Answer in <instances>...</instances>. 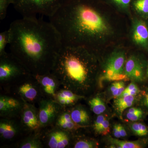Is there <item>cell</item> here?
<instances>
[{
    "label": "cell",
    "mask_w": 148,
    "mask_h": 148,
    "mask_svg": "<svg viewBox=\"0 0 148 148\" xmlns=\"http://www.w3.org/2000/svg\"><path fill=\"white\" fill-rule=\"evenodd\" d=\"M21 124L14 120L3 118L0 121V137L4 140H9L18 135L21 129Z\"/></svg>",
    "instance_id": "obj_15"
},
{
    "label": "cell",
    "mask_w": 148,
    "mask_h": 148,
    "mask_svg": "<svg viewBox=\"0 0 148 148\" xmlns=\"http://www.w3.org/2000/svg\"><path fill=\"white\" fill-rule=\"evenodd\" d=\"M64 109L53 99L42 98L39 102L38 110L41 128L55 123L57 117Z\"/></svg>",
    "instance_id": "obj_8"
},
{
    "label": "cell",
    "mask_w": 148,
    "mask_h": 148,
    "mask_svg": "<svg viewBox=\"0 0 148 148\" xmlns=\"http://www.w3.org/2000/svg\"><path fill=\"white\" fill-rule=\"evenodd\" d=\"M130 126L132 132L136 135L145 136L148 134L147 127L145 125L141 123H133Z\"/></svg>",
    "instance_id": "obj_25"
},
{
    "label": "cell",
    "mask_w": 148,
    "mask_h": 148,
    "mask_svg": "<svg viewBox=\"0 0 148 148\" xmlns=\"http://www.w3.org/2000/svg\"><path fill=\"white\" fill-rule=\"evenodd\" d=\"M131 9L140 18L148 19V0H132Z\"/></svg>",
    "instance_id": "obj_21"
},
{
    "label": "cell",
    "mask_w": 148,
    "mask_h": 148,
    "mask_svg": "<svg viewBox=\"0 0 148 148\" xmlns=\"http://www.w3.org/2000/svg\"><path fill=\"white\" fill-rule=\"evenodd\" d=\"M65 0H11L16 11L24 17L53 15Z\"/></svg>",
    "instance_id": "obj_4"
},
{
    "label": "cell",
    "mask_w": 148,
    "mask_h": 148,
    "mask_svg": "<svg viewBox=\"0 0 148 148\" xmlns=\"http://www.w3.org/2000/svg\"><path fill=\"white\" fill-rule=\"evenodd\" d=\"M124 83L123 81L116 82L111 85V92L113 97L118 98L123 92L125 89Z\"/></svg>",
    "instance_id": "obj_27"
},
{
    "label": "cell",
    "mask_w": 148,
    "mask_h": 148,
    "mask_svg": "<svg viewBox=\"0 0 148 148\" xmlns=\"http://www.w3.org/2000/svg\"><path fill=\"white\" fill-rule=\"evenodd\" d=\"M24 101V104L20 113V124L26 131L36 132L40 129L38 110L32 103Z\"/></svg>",
    "instance_id": "obj_10"
},
{
    "label": "cell",
    "mask_w": 148,
    "mask_h": 148,
    "mask_svg": "<svg viewBox=\"0 0 148 148\" xmlns=\"http://www.w3.org/2000/svg\"><path fill=\"white\" fill-rule=\"evenodd\" d=\"M145 105L148 108V93L146 95L144 101Z\"/></svg>",
    "instance_id": "obj_36"
},
{
    "label": "cell",
    "mask_w": 148,
    "mask_h": 148,
    "mask_svg": "<svg viewBox=\"0 0 148 148\" xmlns=\"http://www.w3.org/2000/svg\"><path fill=\"white\" fill-rule=\"evenodd\" d=\"M24 102L6 95L0 97V116L2 118H12L20 114Z\"/></svg>",
    "instance_id": "obj_14"
},
{
    "label": "cell",
    "mask_w": 148,
    "mask_h": 148,
    "mask_svg": "<svg viewBox=\"0 0 148 148\" xmlns=\"http://www.w3.org/2000/svg\"><path fill=\"white\" fill-rule=\"evenodd\" d=\"M124 46L114 49L109 53L103 66V80L123 81L128 79L124 74L127 52Z\"/></svg>",
    "instance_id": "obj_5"
},
{
    "label": "cell",
    "mask_w": 148,
    "mask_h": 148,
    "mask_svg": "<svg viewBox=\"0 0 148 148\" xmlns=\"http://www.w3.org/2000/svg\"><path fill=\"white\" fill-rule=\"evenodd\" d=\"M98 58L84 48L63 46L51 72L64 88L82 95L90 89L98 71Z\"/></svg>",
    "instance_id": "obj_3"
},
{
    "label": "cell",
    "mask_w": 148,
    "mask_h": 148,
    "mask_svg": "<svg viewBox=\"0 0 148 148\" xmlns=\"http://www.w3.org/2000/svg\"><path fill=\"white\" fill-rule=\"evenodd\" d=\"M49 19L63 46L84 48L98 58L129 37L130 19L103 0H65Z\"/></svg>",
    "instance_id": "obj_1"
},
{
    "label": "cell",
    "mask_w": 148,
    "mask_h": 148,
    "mask_svg": "<svg viewBox=\"0 0 148 148\" xmlns=\"http://www.w3.org/2000/svg\"><path fill=\"white\" fill-rule=\"evenodd\" d=\"M71 133L59 127L54 126L46 135V142L48 147H67L71 142Z\"/></svg>",
    "instance_id": "obj_13"
},
{
    "label": "cell",
    "mask_w": 148,
    "mask_h": 148,
    "mask_svg": "<svg viewBox=\"0 0 148 148\" xmlns=\"http://www.w3.org/2000/svg\"><path fill=\"white\" fill-rule=\"evenodd\" d=\"M120 13L131 19L133 16L131 4L132 0H103Z\"/></svg>",
    "instance_id": "obj_19"
},
{
    "label": "cell",
    "mask_w": 148,
    "mask_h": 148,
    "mask_svg": "<svg viewBox=\"0 0 148 148\" xmlns=\"http://www.w3.org/2000/svg\"><path fill=\"white\" fill-rule=\"evenodd\" d=\"M146 75L148 77V64L147 65V70H146Z\"/></svg>",
    "instance_id": "obj_37"
},
{
    "label": "cell",
    "mask_w": 148,
    "mask_h": 148,
    "mask_svg": "<svg viewBox=\"0 0 148 148\" xmlns=\"http://www.w3.org/2000/svg\"><path fill=\"white\" fill-rule=\"evenodd\" d=\"M9 42L10 33L8 29L0 34V56L6 53V47Z\"/></svg>",
    "instance_id": "obj_26"
},
{
    "label": "cell",
    "mask_w": 148,
    "mask_h": 148,
    "mask_svg": "<svg viewBox=\"0 0 148 148\" xmlns=\"http://www.w3.org/2000/svg\"><path fill=\"white\" fill-rule=\"evenodd\" d=\"M135 101V96L131 95L116 98L114 101V106L118 113L121 116L126 109L132 106Z\"/></svg>",
    "instance_id": "obj_20"
},
{
    "label": "cell",
    "mask_w": 148,
    "mask_h": 148,
    "mask_svg": "<svg viewBox=\"0 0 148 148\" xmlns=\"http://www.w3.org/2000/svg\"><path fill=\"white\" fill-rule=\"evenodd\" d=\"M75 148H94L97 147V144L94 140L87 139H82L77 140L74 143Z\"/></svg>",
    "instance_id": "obj_28"
},
{
    "label": "cell",
    "mask_w": 148,
    "mask_h": 148,
    "mask_svg": "<svg viewBox=\"0 0 148 148\" xmlns=\"http://www.w3.org/2000/svg\"><path fill=\"white\" fill-rule=\"evenodd\" d=\"M31 75L28 79L25 80L18 85L16 92L21 100L33 104L37 101H40L43 98H42V95L34 77L32 75V79H29Z\"/></svg>",
    "instance_id": "obj_11"
},
{
    "label": "cell",
    "mask_w": 148,
    "mask_h": 148,
    "mask_svg": "<svg viewBox=\"0 0 148 148\" xmlns=\"http://www.w3.org/2000/svg\"><path fill=\"white\" fill-rule=\"evenodd\" d=\"M119 129L121 137L124 138L127 136V132H126L124 127L120 124H119Z\"/></svg>",
    "instance_id": "obj_35"
},
{
    "label": "cell",
    "mask_w": 148,
    "mask_h": 148,
    "mask_svg": "<svg viewBox=\"0 0 148 148\" xmlns=\"http://www.w3.org/2000/svg\"><path fill=\"white\" fill-rule=\"evenodd\" d=\"M55 126L71 133L79 128L83 127L76 124L73 121L70 109L64 108L57 117L55 123Z\"/></svg>",
    "instance_id": "obj_17"
},
{
    "label": "cell",
    "mask_w": 148,
    "mask_h": 148,
    "mask_svg": "<svg viewBox=\"0 0 148 148\" xmlns=\"http://www.w3.org/2000/svg\"><path fill=\"white\" fill-rule=\"evenodd\" d=\"M20 148H42V142L38 135H34L25 138L19 144Z\"/></svg>",
    "instance_id": "obj_22"
},
{
    "label": "cell",
    "mask_w": 148,
    "mask_h": 148,
    "mask_svg": "<svg viewBox=\"0 0 148 148\" xmlns=\"http://www.w3.org/2000/svg\"><path fill=\"white\" fill-rule=\"evenodd\" d=\"M113 134L116 138H121L119 129V124H115L113 128Z\"/></svg>",
    "instance_id": "obj_34"
},
{
    "label": "cell",
    "mask_w": 148,
    "mask_h": 148,
    "mask_svg": "<svg viewBox=\"0 0 148 148\" xmlns=\"http://www.w3.org/2000/svg\"><path fill=\"white\" fill-rule=\"evenodd\" d=\"M88 103L91 111L95 114H101L106 111L105 103L98 96H95L90 99Z\"/></svg>",
    "instance_id": "obj_23"
},
{
    "label": "cell",
    "mask_w": 148,
    "mask_h": 148,
    "mask_svg": "<svg viewBox=\"0 0 148 148\" xmlns=\"http://www.w3.org/2000/svg\"><path fill=\"white\" fill-rule=\"evenodd\" d=\"M124 74L128 79L134 82H141L144 80L145 66L139 56L132 54L128 56L125 66Z\"/></svg>",
    "instance_id": "obj_12"
},
{
    "label": "cell",
    "mask_w": 148,
    "mask_h": 148,
    "mask_svg": "<svg viewBox=\"0 0 148 148\" xmlns=\"http://www.w3.org/2000/svg\"><path fill=\"white\" fill-rule=\"evenodd\" d=\"M83 95H79L72 90L63 88L56 93L54 100L63 108L74 106L79 100L84 98Z\"/></svg>",
    "instance_id": "obj_16"
},
{
    "label": "cell",
    "mask_w": 148,
    "mask_h": 148,
    "mask_svg": "<svg viewBox=\"0 0 148 148\" xmlns=\"http://www.w3.org/2000/svg\"><path fill=\"white\" fill-rule=\"evenodd\" d=\"M70 110L72 119L76 124L82 127H87L90 124V115L84 107L77 106Z\"/></svg>",
    "instance_id": "obj_18"
},
{
    "label": "cell",
    "mask_w": 148,
    "mask_h": 148,
    "mask_svg": "<svg viewBox=\"0 0 148 148\" xmlns=\"http://www.w3.org/2000/svg\"><path fill=\"white\" fill-rule=\"evenodd\" d=\"M11 4V0H0V20L4 19L6 16L8 9Z\"/></svg>",
    "instance_id": "obj_30"
},
{
    "label": "cell",
    "mask_w": 148,
    "mask_h": 148,
    "mask_svg": "<svg viewBox=\"0 0 148 148\" xmlns=\"http://www.w3.org/2000/svg\"><path fill=\"white\" fill-rule=\"evenodd\" d=\"M12 53L32 75L51 72L63 47L61 36L50 21L22 17L8 29Z\"/></svg>",
    "instance_id": "obj_2"
},
{
    "label": "cell",
    "mask_w": 148,
    "mask_h": 148,
    "mask_svg": "<svg viewBox=\"0 0 148 148\" xmlns=\"http://www.w3.org/2000/svg\"><path fill=\"white\" fill-rule=\"evenodd\" d=\"M110 132V123L107 119L104 120L96 132L97 134L103 135H108Z\"/></svg>",
    "instance_id": "obj_31"
},
{
    "label": "cell",
    "mask_w": 148,
    "mask_h": 148,
    "mask_svg": "<svg viewBox=\"0 0 148 148\" xmlns=\"http://www.w3.org/2000/svg\"><path fill=\"white\" fill-rule=\"evenodd\" d=\"M140 91V90L139 88L135 84V83L131 82L125 89L124 91L119 97H123V96L129 95L135 96L139 93Z\"/></svg>",
    "instance_id": "obj_29"
},
{
    "label": "cell",
    "mask_w": 148,
    "mask_h": 148,
    "mask_svg": "<svg viewBox=\"0 0 148 148\" xmlns=\"http://www.w3.org/2000/svg\"><path fill=\"white\" fill-rule=\"evenodd\" d=\"M33 76L38 83L43 98L54 100L61 86L56 77L51 72Z\"/></svg>",
    "instance_id": "obj_9"
},
{
    "label": "cell",
    "mask_w": 148,
    "mask_h": 148,
    "mask_svg": "<svg viewBox=\"0 0 148 148\" xmlns=\"http://www.w3.org/2000/svg\"><path fill=\"white\" fill-rule=\"evenodd\" d=\"M143 112L142 110L136 112L130 113L127 112L126 117L130 121H136L142 118L143 116Z\"/></svg>",
    "instance_id": "obj_32"
},
{
    "label": "cell",
    "mask_w": 148,
    "mask_h": 148,
    "mask_svg": "<svg viewBox=\"0 0 148 148\" xmlns=\"http://www.w3.org/2000/svg\"><path fill=\"white\" fill-rule=\"evenodd\" d=\"M109 141L111 144L119 148H142V144L138 141H121L117 139L110 137Z\"/></svg>",
    "instance_id": "obj_24"
},
{
    "label": "cell",
    "mask_w": 148,
    "mask_h": 148,
    "mask_svg": "<svg viewBox=\"0 0 148 148\" xmlns=\"http://www.w3.org/2000/svg\"><path fill=\"white\" fill-rule=\"evenodd\" d=\"M129 37L134 45L148 51V26L145 19L132 16L130 20Z\"/></svg>",
    "instance_id": "obj_7"
},
{
    "label": "cell",
    "mask_w": 148,
    "mask_h": 148,
    "mask_svg": "<svg viewBox=\"0 0 148 148\" xmlns=\"http://www.w3.org/2000/svg\"><path fill=\"white\" fill-rule=\"evenodd\" d=\"M26 68L11 53L0 56V82L1 83L25 78L31 75Z\"/></svg>",
    "instance_id": "obj_6"
},
{
    "label": "cell",
    "mask_w": 148,
    "mask_h": 148,
    "mask_svg": "<svg viewBox=\"0 0 148 148\" xmlns=\"http://www.w3.org/2000/svg\"><path fill=\"white\" fill-rule=\"evenodd\" d=\"M106 118L103 115H98L96 119L94 121V124H93V127L94 130L95 132L97 131V130L98 129L101 125L103 123V121L106 119Z\"/></svg>",
    "instance_id": "obj_33"
}]
</instances>
